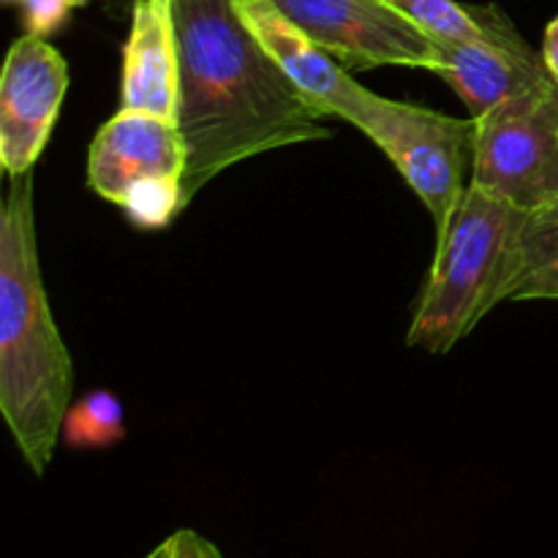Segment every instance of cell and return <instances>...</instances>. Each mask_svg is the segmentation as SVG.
<instances>
[{
	"instance_id": "cell-1",
	"label": "cell",
	"mask_w": 558,
	"mask_h": 558,
	"mask_svg": "<svg viewBox=\"0 0 558 558\" xmlns=\"http://www.w3.org/2000/svg\"><path fill=\"white\" fill-rule=\"evenodd\" d=\"M178 123L185 145L183 210L216 174L298 142L330 140L325 114L289 82L240 20L234 0H172Z\"/></svg>"
},
{
	"instance_id": "cell-2",
	"label": "cell",
	"mask_w": 558,
	"mask_h": 558,
	"mask_svg": "<svg viewBox=\"0 0 558 558\" xmlns=\"http://www.w3.org/2000/svg\"><path fill=\"white\" fill-rule=\"evenodd\" d=\"M74 365L38 265L33 172L9 178L0 210V414L44 477L69 412Z\"/></svg>"
},
{
	"instance_id": "cell-3",
	"label": "cell",
	"mask_w": 558,
	"mask_h": 558,
	"mask_svg": "<svg viewBox=\"0 0 558 558\" xmlns=\"http://www.w3.org/2000/svg\"><path fill=\"white\" fill-rule=\"evenodd\" d=\"M526 213L469 185L447 227L409 325V347L447 354L494 311L501 262Z\"/></svg>"
},
{
	"instance_id": "cell-4",
	"label": "cell",
	"mask_w": 558,
	"mask_h": 558,
	"mask_svg": "<svg viewBox=\"0 0 558 558\" xmlns=\"http://www.w3.org/2000/svg\"><path fill=\"white\" fill-rule=\"evenodd\" d=\"M185 145L174 120L120 109L87 153V183L140 227H163L183 213Z\"/></svg>"
},
{
	"instance_id": "cell-5",
	"label": "cell",
	"mask_w": 558,
	"mask_h": 558,
	"mask_svg": "<svg viewBox=\"0 0 558 558\" xmlns=\"http://www.w3.org/2000/svg\"><path fill=\"white\" fill-rule=\"evenodd\" d=\"M474 120L472 183L523 213L558 202V85H545Z\"/></svg>"
},
{
	"instance_id": "cell-6",
	"label": "cell",
	"mask_w": 558,
	"mask_h": 558,
	"mask_svg": "<svg viewBox=\"0 0 558 558\" xmlns=\"http://www.w3.org/2000/svg\"><path fill=\"white\" fill-rule=\"evenodd\" d=\"M357 129L412 185L439 234L469 189L463 174L474 161V120L376 96Z\"/></svg>"
},
{
	"instance_id": "cell-7",
	"label": "cell",
	"mask_w": 558,
	"mask_h": 558,
	"mask_svg": "<svg viewBox=\"0 0 558 558\" xmlns=\"http://www.w3.org/2000/svg\"><path fill=\"white\" fill-rule=\"evenodd\" d=\"M305 36L352 69L439 71V44L385 0H272Z\"/></svg>"
},
{
	"instance_id": "cell-8",
	"label": "cell",
	"mask_w": 558,
	"mask_h": 558,
	"mask_svg": "<svg viewBox=\"0 0 558 558\" xmlns=\"http://www.w3.org/2000/svg\"><path fill=\"white\" fill-rule=\"evenodd\" d=\"M69 90L63 54L41 36L11 44L0 74V163L9 178L33 172Z\"/></svg>"
},
{
	"instance_id": "cell-9",
	"label": "cell",
	"mask_w": 558,
	"mask_h": 558,
	"mask_svg": "<svg viewBox=\"0 0 558 558\" xmlns=\"http://www.w3.org/2000/svg\"><path fill=\"white\" fill-rule=\"evenodd\" d=\"M234 9L278 69L325 118L332 114L357 129L379 93L354 82L352 74L311 41L272 0H234Z\"/></svg>"
},
{
	"instance_id": "cell-10",
	"label": "cell",
	"mask_w": 558,
	"mask_h": 558,
	"mask_svg": "<svg viewBox=\"0 0 558 558\" xmlns=\"http://www.w3.org/2000/svg\"><path fill=\"white\" fill-rule=\"evenodd\" d=\"M439 44L436 74L463 98L472 118L494 112L501 104L550 80L543 54L534 52L510 20L488 38Z\"/></svg>"
},
{
	"instance_id": "cell-11",
	"label": "cell",
	"mask_w": 558,
	"mask_h": 558,
	"mask_svg": "<svg viewBox=\"0 0 558 558\" xmlns=\"http://www.w3.org/2000/svg\"><path fill=\"white\" fill-rule=\"evenodd\" d=\"M178 90L180 54L172 0H136L123 47L120 109L174 120Z\"/></svg>"
},
{
	"instance_id": "cell-12",
	"label": "cell",
	"mask_w": 558,
	"mask_h": 558,
	"mask_svg": "<svg viewBox=\"0 0 558 558\" xmlns=\"http://www.w3.org/2000/svg\"><path fill=\"white\" fill-rule=\"evenodd\" d=\"M518 300H558V202L526 213L501 262L494 308Z\"/></svg>"
},
{
	"instance_id": "cell-13",
	"label": "cell",
	"mask_w": 558,
	"mask_h": 558,
	"mask_svg": "<svg viewBox=\"0 0 558 558\" xmlns=\"http://www.w3.org/2000/svg\"><path fill=\"white\" fill-rule=\"evenodd\" d=\"M392 9L401 11L407 20L423 27L436 41H474V38H488L507 22L494 5H469L456 0H385Z\"/></svg>"
},
{
	"instance_id": "cell-14",
	"label": "cell",
	"mask_w": 558,
	"mask_h": 558,
	"mask_svg": "<svg viewBox=\"0 0 558 558\" xmlns=\"http://www.w3.org/2000/svg\"><path fill=\"white\" fill-rule=\"evenodd\" d=\"M60 439L71 450H107L125 439V409L109 390L85 392L65 412Z\"/></svg>"
},
{
	"instance_id": "cell-15",
	"label": "cell",
	"mask_w": 558,
	"mask_h": 558,
	"mask_svg": "<svg viewBox=\"0 0 558 558\" xmlns=\"http://www.w3.org/2000/svg\"><path fill=\"white\" fill-rule=\"evenodd\" d=\"M87 0H22L25 5V27L33 36H52L54 31L63 27L71 11L85 5Z\"/></svg>"
},
{
	"instance_id": "cell-16",
	"label": "cell",
	"mask_w": 558,
	"mask_h": 558,
	"mask_svg": "<svg viewBox=\"0 0 558 558\" xmlns=\"http://www.w3.org/2000/svg\"><path fill=\"white\" fill-rule=\"evenodd\" d=\"M172 543H174L172 558H223L221 550H218L210 539H205L202 534L191 532V529L174 532Z\"/></svg>"
},
{
	"instance_id": "cell-17",
	"label": "cell",
	"mask_w": 558,
	"mask_h": 558,
	"mask_svg": "<svg viewBox=\"0 0 558 558\" xmlns=\"http://www.w3.org/2000/svg\"><path fill=\"white\" fill-rule=\"evenodd\" d=\"M543 60H545V69H548L550 80L558 85V16L548 22L545 27V38H543Z\"/></svg>"
},
{
	"instance_id": "cell-18",
	"label": "cell",
	"mask_w": 558,
	"mask_h": 558,
	"mask_svg": "<svg viewBox=\"0 0 558 558\" xmlns=\"http://www.w3.org/2000/svg\"><path fill=\"white\" fill-rule=\"evenodd\" d=\"M172 556H174V543H172V537H169V539H163L156 550H150L145 558H172Z\"/></svg>"
},
{
	"instance_id": "cell-19",
	"label": "cell",
	"mask_w": 558,
	"mask_h": 558,
	"mask_svg": "<svg viewBox=\"0 0 558 558\" xmlns=\"http://www.w3.org/2000/svg\"><path fill=\"white\" fill-rule=\"evenodd\" d=\"M20 3H22V0H20Z\"/></svg>"
}]
</instances>
